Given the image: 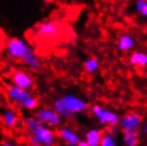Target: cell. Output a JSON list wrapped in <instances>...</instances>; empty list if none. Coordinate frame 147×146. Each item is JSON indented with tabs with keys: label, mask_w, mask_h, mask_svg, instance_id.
<instances>
[{
	"label": "cell",
	"mask_w": 147,
	"mask_h": 146,
	"mask_svg": "<svg viewBox=\"0 0 147 146\" xmlns=\"http://www.w3.org/2000/svg\"><path fill=\"white\" fill-rule=\"evenodd\" d=\"M61 26L59 22L55 20H45L40 22L38 25L33 29L34 35L37 39L48 41L51 39H55L59 35Z\"/></svg>",
	"instance_id": "6da1fadb"
},
{
	"label": "cell",
	"mask_w": 147,
	"mask_h": 146,
	"mask_svg": "<svg viewBox=\"0 0 147 146\" xmlns=\"http://www.w3.org/2000/svg\"><path fill=\"white\" fill-rule=\"evenodd\" d=\"M29 45L22 39L18 37H12L7 42L5 45V51H7V55L12 59H20L24 57L28 49H29Z\"/></svg>",
	"instance_id": "7a4b0ae2"
},
{
	"label": "cell",
	"mask_w": 147,
	"mask_h": 146,
	"mask_svg": "<svg viewBox=\"0 0 147 146\" xmlns=\"http://www.w3.org/2000/svg\"><path fill=\"white\" fill-rule=\"evenodd\" d=\"M5 92H7V96L11 101L18 103L22 107L26 105V102L28 100H30L33 97L27 90L18 88L14 84H7L5 85Z\"/></svg>",
	"instance_id": "3957f363"
},
{
	"label": "cell",
	"mask_w": 147,
	"mask_h": 146,
	"mask_svg": "<svg viewBox=\"0 0 147 146\" xmlns=\"http://www.w3.org/2000/svg\"><path fill=\"white\" fill-rule=\"evenodd\" d=\"M11 81L12 84H14L16 87L27 90L33 84V79L29 74L22 70H14L11 75Z\"/></svg>",
	"instance_id": "277c9868"
},
{
	"label": "cell",
	"mask_w": 147,
	"mask_h": 146,
	"mask_svg": "<svg viewBox=\"0 0 147 146\" xmlns=\"http://www.w3.org/2000/svg\"><path fill=\"white\" fill-rule=\"evenodd\" d=\"M20 61L24 64H26L27 66H29L30 68H32V70H36L40 68V60L37 57L36 52H35V50L32 47H29L28 51L20 59Z\"/></svg>",
	"instance_id": "5b68a950"
},
{
	"label": "cell",
	"mask_w": 147,
	"mask_h": 146,
	"mask_svg": "<svg viewBox=\"0 0 147 146\" xmlns=\"http://www.w3.org/2000/svg\"><path fill=\"white\" fill-rule=\"evenodd\" d=\"M64 102L66 103L67 108L69 109L70 112H79V111H84L86 109V103L82 101L81 99L77 98L73 95H66L64 97Z\"/></svg>",
	"instance_id": "8992f818"
},
{
	"label": "cell",
	"mask_w": 147,
	"mask_h": 146,
	"mask_svg": "<svg viewBox=\"0 0 147 146\" xmlns=\"http://www.w3.org/2000/svg\"><path fill=\"white\" fill-rule=\"evenodd\" d=\"M136 45V40L134 37L129 34V33H124L117 40V49L121 51H129L131 50Z\"/></svg>",
	"instance_id": "52a82bcc"
},
{
	"label": "cell",
	"mask_w": 147,
	"mask_h": 146,
	"mask_svg": "<svg viewBox=\"0 0 147 146\" xmlns=\"http://www.w3.org/2000/svg\"><path fill=\"white\" fill-rule=\"evenodd\" d=\"M93 112L99 117L100 121L102 122V123H107V124H109V125H115L118 121L116 115H114L110 111H103V110L98 106H95L93 108Z\"/></svg>",
	"instance_id": "ba28073f"
},
{
	"label": "cell",
	"mask_w": 147,
	"mask_h": 146,
	"mask_svg": "<svg viewBox=\"0 0 147 146\" xmlns=\"http://www.w3.org/2000/svg\"><path fill=\"white\" fill-rule=\"evenodd\" d=\"M38 116V120L40 122H45L49 125H57L60 123V117L59 115L53 112V111H50V110H43L38 112L37 114Z\"/></svg>",
	"instance_id": "9c48e42d"
},
{
	"label": "cell",
	"mask_w": 147,
	"mask_h": 146,
	"mask_svg": "<svg viewBox=\"0 0 147 146\" xmlns=\"http://www.w3.org/2000/svg\"><path fill=\"white\" fill-rule=\"evenodd\" d=\"M129 62L133 66L147 67V53L143 51H136L130 55Z\"/></svg>",
	"instance_id": "30bf717a"
},
{
	"label": "cell",
	"mask_w": 147,
	"mask_h": 146,
	"mask_svg": "<svg viewBox=\"0 0 147 146\" xmlns=\"http://www.w3.org/2000/svg\"><path fill=\"white\" fill-rule=\"evenodd\" d=\"M140 121H141V116L139 114L129 113L124 117L121 125H123V127L125 128L126 130L127 129H134L138 125L140 124Z\"/></svg>",
	"instance_id": "8fae6325"
},
{
	"label": "cell",
	"mask_w": 147,
	"mask_h": 146,
	"mask_svg": "<svg viewBox=\"0 0 147 146\" xmlns=\"http://www.w3.org/2000/svg\"><path fill=\"white\" fill-rule=\"evenodd\" d=\"M34 135L40 142H43L46 146H51L52 144V133L49 130L42 127L37 131L34 132Z\"/></svg>",
	"instance_id": "7c38bea8"
},
{
	"label": "cell",
	"mask_w": 147,
	"mask_h": 146,
	"mask_svg": "<svg viewBox=\"0 0 147 146\" xmlns=\"http://www.w3.org/2000/svg\"><path fill=\"white\" fill-rule=\"evenodd\" d=\"M125 141L129 146H136V144H138V132L134 129L125 130Z\"/></svg>",
	"instance_id": "4fadbf2b"
},
{
	"label": "cell",
	"mask_w": 147,
	"mask_h": 146,
	"mask_svg": "<svg viewBox=\"0 0 147 146\" xmlns=\"http://www.w3.org/2000/svg\"><path fill=\"white\" fill-rule=\"evenodd\" d=\"M86 139H88V143L90 144V146H98L101 140V132L97 130H92L88 133Z\"/></svg>",
	"instance_id": "5bb4252c"
},
{
	"label": "cell",
	"mask_w": 147,
	"mask_h": 146,
	"mask_svg": "<svg viewBox=\"0 0 147 146\" xmlns=\"http://www.w3.org/2000/svg\"><path fill=\"white\" fill-rule=\"evenodd\" d=\"M84 68L86 72L88 73H94L96 70H98V67H99V62H98V60L94 57H91V58L86 59L84 61Z\"/></svg>",
	"instance_id": "9a60e30c"
},
{
	"label": "cell",
	"mask_w": 147,
	"mask_h": 146,
	"mask_svg": "<svg viewBox=\"0 0 147 146\" xmlns=\"http://www.w3.org/2000/svg\"><path fill=\"white\" fill-rule=\"evenodd\" d=\"M55 108L57 110V112L60 114H62L64 116H69L70 111L67 108L66 103L64 102V99H57L55 101Z\"/></svg>",
	"instance_id": "2e32d148"
},
{
	"label": "cell",
	"mask_w": 147,
	"mask_h": 146,
	"mask_svg": "<svg viewBox=\"0 0 147 146\" xmlns=\"http://www.w3.org/2000/svg\"><path fill=\"white\" fill-rule=\"evenodd\" d=\"M134 7L139 14L147 18V0H136Z\"/></svg>",
	"instance_id": "e0dca14e"
},
{
	"label": "cell",
	"mask_w": 147,
	"mask_h": 146,
	"mask_svg": "<svg viewBox=\"0 0 147 146\" xmlns=\"http://www.w3.org/2000/svg\"><path fill=\"white\" fill-rule=\"evenodd\" d=\"M4 122L5 124L9 126V127H14L16 125V122H17V117L15 115L14 111L12 110H7V112L4 113Z\"/></svg>",
	"instance_id": "ac0fdd59"
},
{
	"label": "cell",
	"mask_w": 147,
	"mask_h": 146,
	"mask_svg": "<svg viewBox=\"0 0 147 146\" xmlns=\"http://www.w3.org/2000/svg\"><path fill=\"white\" fill-rule=\"evenodd\" d=\"M60 133H61V135H62L63 138L66 140V141H68L70 144H77V143H80L77 138V135H74L73 132H70L69 130H67V129H62Z\"/></svg>",
	"instance_id": "d6986e66"
},
{
	"label": "cell",
	"mask_w": 147,
	"mask_h": 146,
	"mask_svg": "<svg viewBox=\"0 0 147 146\" xmlns=\"http://www.w3.org/2000/svg\"><path fill=\"white\" fill-rule=\"evenodd\" d=\"M27 125L29 126V128L32 129L33 132L37 131L38 129L42 128V125H40V122L36 121V120H34V118H28V120H27Z\"/></svg>",
	"instance_id": "ffe728a7"
},
{
	"label": "cell",
	"mask_w": 147,
	"mask_h": 146,
	"mask_svg": "<svg viewBox=\"0 0 147 146\" xmlns=\"http://www.w3.org/2000/svg\"><path fill=\"white\" fill-rule=\"evenodd\" d=\"M101 146H114V141L112 139V137L105 135L101 140Z\"/></svg>",
	"instance_id": "44dd1931"
},
{
	"label": "cell",
	"mask_w": 147,
	"mask_h": 146,
	"mask_svg": "<svg viewBox=\"0 0 147 146\" xmlns=\"http://www.w3.org/2000/svg\"><path fill=\"white\" fill-rule=\"evenodd\" d=\"M79 146H90L88 142H80L79 143Z\"/></svg>",
	"instance_id": "7402d4cb"
},
{
	"label": "cell",
	"mask_w": 147,
	"mask_h": 146,
	"mask_svg": "<svg viewBox=\"0 0 147 146\" xmlns=\"http://www.w3.org/2000/svg\"><path fill=\"white\" fill-rule=\"evenodd\" d=\"M45 2H52V1H55V0H43Z\"/></svg>",
	"instance_id": "603a6c76"
},
{
	"label": "cell",
	"mask_w": 147,
	"mask_h": 146,
	"mask_svg": "<svg viewBox=\"0 0 147 146\" xmlns=\"http://www.w3.org/2000/svg\"><path fill=\"white\" fill-rule=\"evenodd\" d=\"M3 146H12V145H11V144H9V143H4Z\"/></svg>",
	"instance_id": "cb8c5ba5"
},
{
	"label": "cell",
	"mask_w": 147,
	"mask_h": 146,
	"mask_svg": "<svg viewBox=\"0 0 147 146\" xmlns=\"http://www.w3.org/2000/svg\"><path fill=\"white\" fill-rule=\"evenodd\" d=\"M146 72H147V67H146Z\"/></svg>",
	"instance_id": "d4e9b609"
},
{
	"label": "cell",
	"mask_w": 147,
	"mask_h": 146,
	"mask_svg": "<svg viewBox=\"0 0 147 146\" xmlns=\"http://www.w3.org/2000/svg\"><path fill=\"white\" fill-rule=\"evenodd\" d=\"M146 130H147V128H146Z\"/></svg>",
	"instance_id": "484cf974"
}]
</instances>
